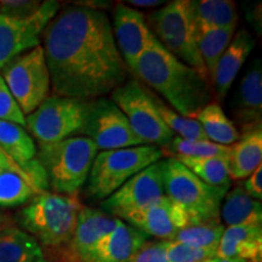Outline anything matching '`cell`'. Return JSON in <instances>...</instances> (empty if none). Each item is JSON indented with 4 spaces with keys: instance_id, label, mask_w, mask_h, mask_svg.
Wrapping results in <instances>:
<instances>
[{
    "instance_id": "33",
    "label": "cell",
    "mask_w": 262,
    "mask_h": 262,
    "mask_svg": "<svg viewBox=\"0 0 262 262\" xmlns=\"http://www.w3.org/2000/svg\"><path fill=\"white\" fill-rule=\"evenodd\" d=\"M0 120H6L26 127V117L18 107L8 85L0 75Z\"/></svg>"
},
{
    "instance_id": "29",
    "label": "cell",
    "mask_w": 262,
    "mask_h": 262,
    "mask_svg": "<svg viewBox=\"0 0 262 262\" xmlns=\"http://www.w3.org/2000/svg\"><path fill=\"white\" fill-rule=\"evenodd\" d=\"M163 156L170 157H189V158H206V157H222L228 158L231 146H221L208 140L195 141L185 140L173 136L171 142L162 149Z\"/></svg>"
},
{
    "instance_id": "27",
    "label": "cell",
    "mask_w": 262,
    "mask_h": 262,
    "mask_svg": "<svg viewBox=\"0 0 262 262\" xmlns=\"http://www.w3.org/2000/svg\"><path fill=\"white\" fill-rule=\"evenodd\" d=\"M175 158L189 171L206 185L214 187L231 186L228 172V158L222 157H206V158H189V157H170Z\"/></svg>"
},
{
    "instance_id": "24",
    "label": "cell",
    "mask_w": 262,
    "mask_h": 262,
    "mask_svg": "<svg viewBox=\"0 0 262 262\" xmlns=\"http://www.w3.org/2000/svg\"><path fill=\"white\" fill-rule=\"evenodd\" d=\"M221 204L220 215L227 227L239 225L262 224V205L244 191L242 182L227 192Z\"/></svg>"
},
{
    "instance_id": "7",
    "label": "cell",
    "mask_w": 262,
    "mask_h": 262,
    "mask_svg": "<svg viewBox=\"0 0 262 262\" xmlns=\"http://www.w3.org/2000/svg\"><path fill=\"white\" fill-rule=\"evenodd\" d=\"M146 22L170 54L210 81L196 48L189 0L165 3V5L149 15Z\"/></svg>"
},
{
    "instance_id": "9",
    "label": "cell",
    "mask_w": 262,
    "mask_h": 262,
    "mask_svg": "<svg viewBox=\"0 0 262 262\" xmlns=\"http://www.w3.org/2000/svg\"><path fill=\"white\" fill-rule=\"evenodd\" d=\"M0 75L25 117L50 96V73L41 45L10 61Z\"/></svg>"
},
{
    "instance_id": "16",
    "label": "cell",
    "mask_w": 262,
    "mask_h": 262,
    "mask_svg": "<svg viewBox=\"0 0 262 262\" xmlns=\"http://www.w3.org/2000/svg\"><path fill=\"white\" fill-rule=\"evenodd\" d=\"M122 221L158 239L173 241L180 229L189 226L188 216L171 199L164 195L141 210L126 215Z\"/></svg>"
},
{
    "instance_id": "39",
    "label": "cell",
    "mask_w": 262,
    "mask_h": 262,
    "mask_svg": "<svg viewBox=\"0 0 262 262\" xmlns=\"http://www.w3.org/2000/svg\"><path fill=\"white\" fill-rule=\"evenodd\" d=\"M206 262H239V261L225 260V258H219V257H215V258H211V260H209V261H206Z\"/></svg>"
},
{
    "instance_id": "30",
    "label": "cell",
    "mask_w": 262,
    "mask_h": 262,
    "mask_svg": "<svg viewBox=\"0 0 262 262\" xmlns=\"http://www.w3.org/2000/svg\"><path fill=\"white\" fill-rule=\"evenodd\" d=\"M224 231L225 226L221 224V221L203 222V224L191 225L180 229L173 241L216 251Z\"/></svg>"
},
{
    "instance_id": "36",
    "label": "cell",
    "mask_w": 262,
    "mask_h": 262,
    "mask_svg": "<svg viewBox=\"0 0 262 262\" xmlns=\"http://www.w3.org/2000/svg\"><path fill=\"white\" fill-rule=\"evenodd\" d=\"M244 191L253 199L260 201L262 199V166L260 165L255 171L249 175L245 181L242 182Z\"/></svg>"
},
{
    "instance_id": "18",
    "label": "cell",
    "mask_w": 262,
    "mask_h": 262,
    "mask_svg": "<svg viewBox=\"0 0 262 262\" xmlns=\"http://www.w3.org/2000/svg\"><path fill=\"white\" fill-rule=\"evenodd\" d=\"M216 257L239 262H261L262 224L225 227Z\"/></svg>"
},
{
    "instance_id": "38",
    "label": "cell",
    "mask_w": 262,
    "mask_h": 262,
    "mask_svg": "<svg viewBox=\"0 0 262 262\" xmlns=\"http://www.w3.org/2000/svg\"><path fill=\"white\" fill-rule=\"evenodd\" d=\"M133 6H139V8H155V6H160L164 4V2L160 0H133V2H127Z\"/></svg>"
},
{
    "instance_id": "10",
    "label": "cell",
    "mask_w": 262,
    "mask_h": 262,
    "mask_svg": "<svg viewBox=\"0 0 262 262\" xmlns=\"http://www.w3.org/2000/svg\"><path fill=\"white\" fill-rule=\"evenodd\" d=\"M86 111L88 101L51 95L26 116V127L39 143L58 142L79 136Z\"/></svg>"
},
{
    "instance_id": "20",
    "label": "cell",
    "mask_w": 262,
    "mask_h": 262,
    "mask_svg": "<svg viewBox=\"0 0 262 262\" xmlns=\"http://www.w3.org/2000/svg\"><path fill=\"white\" fill-rule=\"evenodd\" d=\"M255 39L245 29H241L234 34L228 48L226 49L216 66L212 84L215 86V93L220 100H224L231 89L232 84L237 77L238 72L243 67L249 55L254 50Z\"/></svg>"
},
{
    "instance_id": "15",
    "label": "cell",
    "mask_w": 262,
    "mask_h": 262,
    "mask_svg": "<svg viewBox=\"0 0 262 262\" xmlns=\"http://www.w3.org/2000/svg\"><path fill=\"white\" fill-rule=\"evenodd\" d=\"M119 219L106 212L83 206L70 243L56 250H48L45 257H55L56 262H86L95 245L113 231Z\"/></svg>"
},
{
    "instance_id": "13",
    "label": "cell",
    "mask_w": 262,
    "mask_h": 262,
    "mask_svg": "<svg viewBox=\"0 0 262 262\" xmlns=\"http://www.w3.org/2000/svg\"><path fill=\"white\" fill-rule=\"evenodd\" d=\"M164 195L163 160H158L134 175L101 202V211L123 220L126 215L146 208Z\"/></svg>"
},
{
    "instance_id": "34",
    "label": "cell",
    "mask_w": 262,
    "mask_h": 262,
    "mask_svg": "<svg viewBox=\"0 0 262 262\" xmlns=\"http://www.w3.org/2000/svg\"><path fill=\"white\" fill-rule=\"evenodd\" d=\"M42 2L38 0H0V16L24 18L34 14Z\"/></svg>"
},
{
    "instance_id": "14",
    "label": "cell",
    "mask_w": 262,
    "mask_h": 262,
    "mask_svg": "<svg viewBox=\"0 0 262 262\" xmlns=\"http://www.w3.org/2000/svg\"><path fill=\"white\" fill-rule=\"evenodd\" d=\"M112 29L118 51L131 73L141 55L159 42L147 25L146 16L120 3L114 8Z\"/></svg>"
},
{
    "instance_id": "35",
    "label": "cell",
    "mask_w": 262,
    "mask_h": 262,
    "mask_svg": "<svg viewBox=\"0 0 262 262\" xmlns=\"http://www.w3.org/2000/svg\"><path fill=\"white\" fill-rule=\"evenodd\" d=\"M166 241H147L131 262H169L166 257Z\"/></svg>"
},
{
    "instance_id": "6",
    "label": "cell",
    "mask_w": 262,
    "mask_h": 262,
    "mask_svg": "<svg viewBox=\"0 0 262 262\" xmlns=\"http://www.w3.org/2000/svg\"><path fill=\"white\" fill-rule=\"evenodd\" d=\"M159 147L142 145L97 153L86 180V195L91 201H104L127 180L162 160Z\"/></svg>"
},
{
    "instance_id": "32",
    "label": "cell",
    "mask_w": 262,
    "mask_h": 262,
    "mask_svg": "<svg viewBox=\"0 0 262 262\" xmlns=\"http://www.w3.org/2000/svg\"><path fill=\"white\" fill-rule=\"evenodd\" d=\"M166 257L169 262H206L216 257V251L170 241L166 245Z\"/></svg>"
},
{
    "instance_id": "21",
    "label": "cell",
    "mask_w": 262,
    "mask_h": 262,
    "mask_svg": "<svg viewBox=\"0 0 262 262\" xmlns=\"http://www.w3.org/2000/svg\"><path fill=\"white\" fill-rule=\"evenodd\" d=\"M262 163V124L243 127L239 139L231 146L228 156L229 178L243 180Z\"/></svg>"
},
{
    "instance_id": "2",
    "label": "cell",
    "mask_w": 262,
    "mask_h": 262,
    "mask_svg": "<svg viewBox=\"0 0 262 262\" xmlns=\"http://www.w3.org/2000/svg\"><path fill=\"white\" fill-rule=\"evenodd\" d=\"M133 74L165 98L180 116L195 119L210 103L211 83L176 58L160 42L141 55Z\"/></svg>"
},
{
    "instance_id": "28",
    "label": "cell",
    "mask_w": 262,
    "mask_h": 262,
    "mask_svg": "<svg viewBox=\"0 0 262 262\" xmlns=\"http://www.w3.org/2000/svg\"><path fill=\"white\" fill-rule=\"evenodd\" d=\"M40 191L34 183L12 171H0V206L15 208L27 204Z\"/></svg>"
},
{
    "instance_id": "3",
    "label": "cell",
    "mask_w": 262,
    "mask_h": 262,
    "mask_svg": "<svg viewBox=\"0 0 262 262\" xmlns=\"http://www.w3.org/2000/svg\"><path fill=\"white\" fill-rule=\"evenodd\" d=\"M81 208L77 195L44 191L25 205L17 220L26 233L41 248L56 250L71 242Z\"/></svg>"
},
{
    "instance_id": "5",
    "label": "cell",
    "mask_w": 262,
    "mask_h": 262,
    "mask_svg": "<svg viewBox=\"0 0 262 262\" xmlns=\"http://www.w3.org/2000/svg\"><path fill=\"white\" fill-rule=\"evenodd\" d=\"M163 178L165 195L187 214L189 226L220 221L221 204L228 186L206 185L179 160L170 157L163 159Z\"/></svg>"
},
{
    "instance_id": "17",
    "label": "cell",
    "mask_w": 262,
    "mask_h": 262,
    "mask_svg": "<svg viewBox=\"0 0 262 262\" xmlns=\"http://www.w3.org/2000/svg\"><path fill=\"white\" fill-rule=\"evenodd\" d=\"M148 235L122 220L113 231L101 239L86 258V262H131Z\"/></svg>"
},
{
    "instance_id": "12",
    "label": "cell",
    "mask_w": 262,
    "mask_h": 262,
    "mask_svg": "<svg viewBox=\"0 0 262 262\" xmlns=\"http://www.w3.org/2000/svg\"><path fill=\"white\" fill-rule=\"evenodd\" d=\"M60 10V3L47 0L28 17L0 16V71L10 61L40 45L42 33Z\"/></svg>"
},
{
    "instance_id": "26",
    "label": "cell",
    "mask_w": 262,
    "mask_h": 262,
    "mask_svg": "<svg viewBox=\"0 0 262 262\" xmlns=\"http://www.w3.org/2000/svg\"><path fill=\"white\" fill-rule=\"evenodd\" d=\"M235 34V28L209 29L195 35L196 48L212 84L217 62Z\"/></svg>"
},
{
    "instance_id": "23",
    "label": "cell",
    "mask_w": 262,
    "mask_h": 262,
    "mask_svg": "<svg viewBox=\"0 0 262 262\" xmlns=\"http://www.w3.org/2000/svg\"><path fill=\"white\" fill-rule=\"evenodd\" d=\"M0 262H48L42 249L24 229H0Z\"/></svg>"
},
{
    "instance_id": "31",
    "label": "cell",
    "mask_w": 262,
    "mask_h": 262,
    "mask_svg": "<svg viewBox=\"0 0 262 262\" xmlns=\"http://www.w3.org/2000/svg\"><path fill=\"white\" fill-rule=\"evenodd\" d=\"M150 96H152L153 102H155L164 124L172 131L173 135L178 134L179 137L185 140H208L198 120L180 116L179 113H176L172 108H170L163 100H160L158 95H156L155 93H150Z\"/></svg>"
},
{
    "instance_id": "40",
    "label": "cell",
    "mask_w": 262,
    "mask_h": 262,
    "mask_svg": "<svg viewBox=\"0 0 262 262\" xmlns=\"http://www.w3.org/2000/svg\"><path fill=\"white\" fill-rule=\"evenodd\" d=\"M3 221H4V217H3V216L2 215H0V224H2V222Z\"/></svg>"
},
{
    "instance_id": "4",
    "label": "cell",
    "mask_w": 262,
    "mask_h": 262,
    "mask_svg": "<svg viewBox=\"0 0 262 262\" xmlns=\"http://www.w3.org/2000/svg\"><path fill=\"white\" fill-rule=\"evenodd\" d=\"M97 153L93 141L74 136L54 143H39L35 158L52 193L77 195L89 178Z\"/></svg>"
},
{
    "instance_id": "1",
    "label": "cell",
    "mask_w": 262,
    "mask_h": 262,
    "mask_svg": "<svg viewBox=\"0 0 262 262\" xmlns=\"http://www.w3.org/2000/svg\"><path fill=\"white\" fill-rule=\"evenodd\" d=\"M41 39L54 95L91 101L124 84L127 68L106 12L66 6L49 22Z\"/></svg>"
},
{
    "instance_id": "19",
    "label": "cell",
    "mask_w": 262,
    "mask_h": 262,
    "mask_svg": "<svg viewBox=\"0 0 262 262\" xmlns=\"http://www.w3.org/2000/svg\"><path fill=\"white\" fill-rule=\"evenodd\" d=\"M233 114L242 127L262 124V67L260 58L253 62L239 83Z\"/></svg>"
},
{
    "instance_id": "11",
    "label": "cell",
    "mask_w": 262,
    "mask_h": 262,
    "mask_svg": "<svg viewBox=\"0 0 262 262\" xmlns=\"http://www.w3.org/2000/svg\"><path fill=\"white\" fill-rule=\"evenodd\" d=\"M79 136L93 141L101 152L143 145L131 130L124 113L106 97L88 101L86 117Z\"/></svg>"
},
{
    "instance_id": "37",
    "label": "cell",
    "mask_w": 262,
    "mask_h": 262,
    "mask_svg": "<svg viewBox=\"0 0 262 262\" xmlns=\"http://www.w3.org/2000/svg\"><path fill=\"white\" fill-rule=\"evenodd\" d=\"M0 171H12V172L18 173V175L24 176L25 179H27L28 181L34 183V185L37 186L40 191H42V189L39 187L38 182L35 181V179L33 178L31 173H29L28 171H26L24 168H21L17 163H15L14 160L10 158V157L4 152V150L2 149V147H0Z\"/></svg>"
},
{
    "instance_id": "22",
    "label": "cell",
    "mask_w": 262,
    "mask_h": 262,
    "mask_svg": "<svg viewBox=\"0 0 262 262\" xmlns=\"http://www.w3.org/2000/svg\"><path fill=\"white\" fill-rule=\"evenodd\" d=\"M194 37L209 29L237 28V5L232 0H189Z\"/></svg>"
},
{
    "instance_id": "8",
    "label": "cell",
    "mask_w": 262,
    "mask_h": 262,
    "mask_svg": "<svg viewBox=\"0 0 262 262\" xmlns=\"http://www.w3.org/2000/svg\"><path fill=\"white\" fill-rule=\"evenodd\" d=\"M111 100L124 113L131 130L143 145L162 149L171 142L175 135L160 118L149 90L136 79L126 81L113 90Z\"/></svg>"
},
{
    "instance_id": "25",
    "label": "cell",
    "mask_w": 262,
    "mask_h": 262,
    "mask_svg": "<svg viewBox=\"0 0 262 262\" xmlns=\"http://www.w3.org/2000/svg\"><path fill=\"white\" fill-rule=\"evenodd\" d=\"M195 119L201 124L206 139L221 146H232L239 139V133L234 123L226 116L219 103L210 102L203 107Z\"/></svg>"
}]
</instances>
